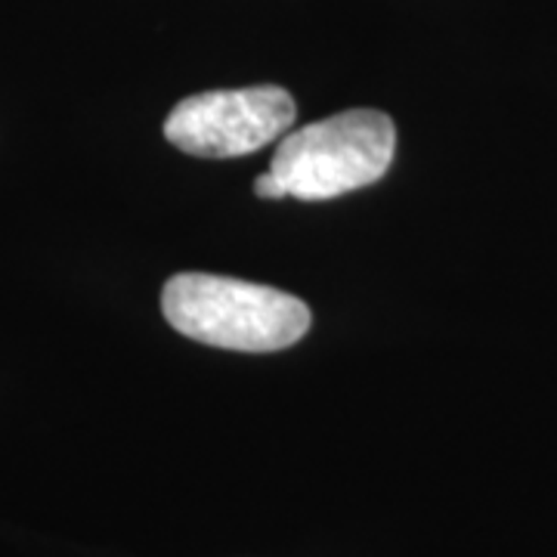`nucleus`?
I'll list each match as a JSON object with an SVG mask.
<instances>
[{
  "label": "nucleus",
  "instance_id": "nucleus-1",
  "mask_svg": "<svg viewBox=\"0 0 557 557\" xmlns=\"http://www.w3.org/2000/svg\"><path fill=\"white\" fill-rule=\"evenodd\" d=\"M161 313L180 335L239 354L285 350L310 329V310L295 295L211 273L168 278Z\"/></svg>",
  "mask_w": 557,
  "mask_h": 557
},
{
  "label": "nucleus",
  "instance_id": "nucleus-2",
  "mask_svg": "<svg viewBox=\"0 0 557 557\" xmlns=\"http://www.w3.org/2000/svg\"><path fill=\"white\" fill-rule=\"evenodd\" d=\"M394 152V121L375 109H350L292 131L278 143L270 174L292 199L329 201L379 183Z\"/></svg>",
  "mask_w": 557,
  "mask_h": 557
},
{
  "label": "nucleus",
  "instance_id": "nucleus-3",
  "mask_svg": "<svg viewBox=\"0 0 557 557\" xmlns=\"http://www.w3.org/2000/svg\"><path fill=\"white\" fill-rule=\"evenodd\" d=\"M295 115V97L273 84L211 90L177 102L164 121V137L186 156L239 159L282 137Z\"/></svg>",
  "mask_w": 557,
  "mask_h": 557
},
{
  "label": "nucleus",
  "instance_id": "nucleus-4",
  "mask_svg": "<svg viewBox=\"0 0 557 557\" xmlns=\"http://www.w3.org/2000/svg\"><path fill=\"white\" fill-rule=\"evenodd\" d=\"M255 196L258 199H285V189H282V183L276 180V174H260L258 180H255Z\"/></svg>",
  "mask_w": 557,
  "mask_h": 557
}]
</instances>
